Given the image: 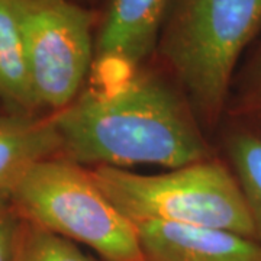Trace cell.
<instances>
[{"instance_id":"cell-1","label":"cell","mask_w":261,"mask_h":261,"mask_svg":"<svg viewBox=\"0 0 261 261\" xmlns=\"http://www.w3.org/2000/svg\"><path fill=\"white\" fill-rule=\"evenodd\" d=\"M100 90L82 92L51 113L60 155L77 164L177 168L211 159L190 108L159 73L135 70Z\"/></svg>"},{"instance_id":"cell-2","label":"cell","mask_w":261,"mask_h":261,"mask_svg":"<svg viewBox=\"0 0 261 261\" xmlns=\"http://www.w3.org/2000/svg\"><path fill=\"white\" fill-rule=\"evenodd\" d=\"M261 29V0H173L160 56L207 123L224 112L235 67Z\"/></svg>"},{"instance_id":"cell-3","label":"cell","mask_w":261,"mask_h":261,"mask_svg":"<svg viewBox=\"0 0 261 261\" xmlns=\"http://www.w3.org/2000/svg\"><path fill=\"white\" fill-rule=\"evenodd\" d=\"M96 183L130 222L224 229L254 238L247 199L232 168L214 159L161 174L96 167Z\"/></svg>"},{"instance_id":"cell-4","label":"cell","mask_w":261,"mask_h":261,"mask_svg":"<svg viewBox=\"0 0 261 261\" xmlns=\"http://www.w3.org/2000/svg\"><path fill=\"white\" fill-rule=\"evenodd\" d=\"M22 219L92 248L103 261H145L134 222L86 170L63 155L35 163L9 196Z\"/></svg>"},{"instance_id":"cell-5","label":"cell","mask_w":261,"mask_h":261,"mask_svg":"<svg viewBox=\"0 0 261 261\" xmlns=\"http://www.w3.org/2000/svg\"><path fill=\"white\" fill-rule=\"evenodd\" d=\"M39 108L53 113L79 94L94 64V16L74 0H13Z\"/></svg>"},{"instance_id":"cell-6","label":"cell","mask_w":261,"mask_h":261,"mask_svg":"<svg viewBox=\"0 0 261 261\" xmlns=\"http://www.w3.org/2000/svg\"><path fill=\"white\" fill-rule=\"evenodd\" d=\"M173 0H109L94 37L93 70L103 84L129 77L159 44Z\"/></svg>"},{"instance_id":"cell-7","label":"cell","mask_w":261,"mask_h":261,"mask_svg":"<svg viewBox=\"0 0 261 261\" xmlns=\"http://www.w3.org/2000/svg\"><path fill=\"white\" fill-rule=\"evenodd\" d=\"M145 261H261V245L240 233L192 225L140 222Z\"/></svg>"},{"instance_id":"cell-8","label":"cell","mask_w":261,"mask_h":261,"mask_svg":"<svg viewBox=\"0 0 261 261\" xmlns=\"http://www.w3.org/2000/svg\"><path fill=\"white\" fill-rule=\"evenodd\" d=\"M54 155H60V140L51 116H0V197H9L35 163Z\"/></svg>"},{"instance_id":"cell-9","label":"cell","mask_w":261,"mask_h":261,"mask_svg":"<svg viewBox=\"0 0 261 261\" xmlns=\"http://www.w3.org/2000/svg\"><path fill=\"white\" fill-rule=\"evenodd\" d=\"M0 100L12 113L35 115L39 108L13 0H0Z\"/></svg>"},{"instance_id":"cell-10","label":"cell","mask_w":261,"mask_h":261,"mask_svg":"<svg viewBox=\"0 0 261 261\" xmlns=\"http://www.w3.org/2000/svg\"><path fill=\"white\" fill-rule=\"evenodd\" d=\"M225 144L231 168L247 199L254 240L261 245V135L252 130H235Z\"/></svg>"},{"instance_id":"cell-11","label":"cell","mask_w":261,"mask_h":261,"mask_svg":"<svg viewBox=\"0 0 261 261\" xmlns=\"http://www.w3.org/2000/svg\"><path fill=\"white\" fill-rule=\"evenodd\" d=\"M13 261H99L79 245L22 219Z\"/></svg>"},{"instance_id":"cell-12","label":"cell","mask_w":261,"mask_h":261,"mask_svg":"<svg viewBox=\"0 0 261 261\" xmlns=\"http://www.w3.org/2000/svg\"><path fill=\"white\" fill-rule=\"evenodd\" d=\"M235 111L244 115L261 113V44L245 68Z\"/></svg>"},{"instance_id":"cell-13","label":"cell","mask_w":261,"mask_h":261,"mask_svg":"<svg viewBox=\"0 0 261 261\" xmlns=\"http://www.w3.org/2000/svg\"><path fill=\"white\" fill-rule=\"evenodd\" d=\"M22 218L9 197H0V261H13Z\"/></svg>"},{"instance_id":"cell-14","label":"cell","mask_w":261,"mask_h":261,"mask_svg":"<svg viewBox=\"0 0 261 261\" xmlns=\"http://www.w3.org/2000/svg\"><path fill=\"white\" fill-rule=\"evenodd\" d=\"M74 2H80V0H74Z\"/></svg>"}]
</instances>
